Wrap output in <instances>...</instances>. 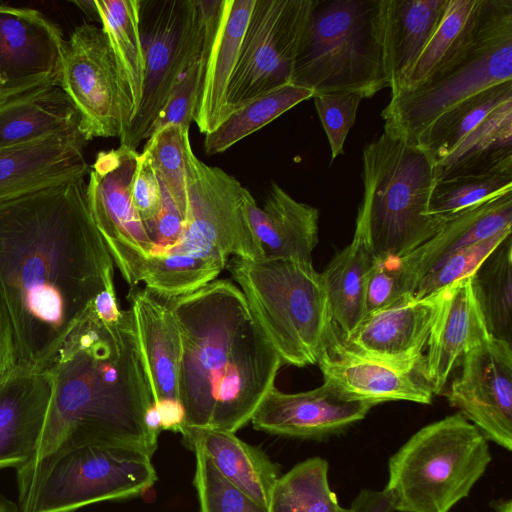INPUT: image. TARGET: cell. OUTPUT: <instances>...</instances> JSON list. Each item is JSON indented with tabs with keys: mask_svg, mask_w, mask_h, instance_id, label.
Returning <instances> with one entry per match:
<instances>
[{
	"mask_svg": "<svg viewBox=\"0 0 512 512\" xmlns=\"http://www.w3.org/2000/svg\"><path fill=\"white\" fill-rule=\"evenodd\" d=\"M86 184L80 176L0 201V301L15 371L44 370L94 298L114 284Z\"/></svg>",
	"mask_w": 512,
	"mask_h": 512,
	"instance_id": "cell-1",
	"label": "cell"
},
{
	"mask_svg": "<svg viewBox=\"0 0 512 512\" xmlns=\"http://www.w3.org/2000/svg\"><path fill=\"white\" fill-rule=\"evenodd\" d=\"M52 396L36 449L16 475L53 454L85 445H114L150 458L158 436L145 425L154 402L134 314L105 323L90 310L46 368Z\"/></svg>",
	"mask_w": 512,
	"mask_h": 512,
	"instance_id": "cell-2",
	"label": "cell"
},
{
	"mask_svg": "<svg viewBox=\"0 0 512 512\" xmlns=\"http://www.w3.org/2000/svg\"><path fill=\"white\" fill-rule=\"evenodd\" d=\"M163 301L181 336L182 430L235 433L250 422L275 386L282 358L243 292L230 280L215 279L194 292Z\"/></svg>",
	"mask_w": 512,
	"mask_h": 512,
	"instance_id": "cell-3",
	"label": "cell"
},
{
	"mask_svg": "<svg viewBox=\"0 0 512 512\" xmlns=\"http://www.w3.org/2000/svg\"><path fill=\"white\" fill-rule=\"evenodd\" d=\"M187 225L179 245L144 264L140 282L168 300L214 281L229 258L263 259L246 205L251 193L232 175L207 165L185 139Z\"/></svg>",
	"mask_w": 512,
	"mask_h": 512,
	"instance_id": "cell-4",
	"label": "cell"
},
{
	"mask_svg": "<svg viewBox=\"0 0 512 512\" xmlns=\"http://www.w3.org/2000/svg\"><path fill=\"white\" fill-rule=\"evenodd\" d=\"M363 198L356 224L378 258H400L438 233L447 222L428 213L436 183L430 152L389 132L366 144Z\"/></svg>",
	"mask_w": 512,
	"mask_h": 512,
	"instance_id": "cell-5",
	"label": "cell"
},
{
	"mask_svg": "<svg viewBox=\"0 0 512 512\" xmlns=\"http://www.w3.org/2000/svg\"><path fill=\"white\" fill-rule=\"evenodd\" d=\"M512 81V0H484L469 50L435 79L391 95L384 131L421 145L430 129L485 91Z\"/></svg>",
	"mask_w": 512,
	"mask_h": 512,
	"instance_id": "cell-6",
	"label": "cell"
},
{
	"mask_svg": "<svg viewBox=\"0 0 512 512\" xmlns=\"http://www.w3.org/2000/svg\"><path fill=\"white\" fill-rule=\"evenodd\" d=\"M283 363H317L332 321L312 262L231 257L226 266Z\"/></svg>",
	"mask_w": 512,
	"mask_h": 512,
	"instance_id": "cell-7",
	"label": "cell"
},
{
	"mask_svg": "<svg viewBox=\"0 0 512 512\" xmlns=\"http://www.w3.org/2000/svg\"><path fill=\"white\" fill-rule=\"evenodd\" d=\"M490 462L487 439L457 412L424 426L391 456L385 490L395 511L449 512Z\"/></svg>",
	"mask_w": 512,
	"mask_h": 512,
	"instance_id": "cell-8",
	"label": "cell"
},
{
	"mask_svg": "<svg viewBox=\"0 0 512 512\" xmlns=\"http://www.w3.org/2000/svg\"><path fill=\"white\" fill-rule=\"evenodd\" d=\"M379 21L380 0H317L291 83L363 98L388 87Z\"/></svg>",
	"mask_w": 512,
	"mask_h": 512,
	"instance_id": "cell-9",
	"label": "cell"
},
{
	"mask_svg": "<svg viewBox=\"0 0 512 512\" xmlns=\"http://www.w3.org/2000/svg\"><path fill=\"white\" fill-rule=\"evenodd\" d=\"M16 479L18 512H75L141 495L157 475L151 458L141 451L85 445L48 456Z\"/></svg>",
	"mask_w": 512,
	"mask_h": 512,
	"instance_id": "cell-10",
	"label": "cell"
},
{
	"mask_svg": "<svg viewBox=\"0 0 512 512\" xmlns=\"http://www.w3.org/2000/svg\"><path fill=\"white\" fill-rule=\"evenodd\" d=\"M145 56L141 102L120 145L136 150L147 140L173 90L199 59L204 38L200 0H139Z\"/></svg>",
	"mask_w": 512,
	"mask_h": 512,
	"instance_id": "cell-11",
	"label": "cell"
},
{
	"mask_svg": "<svg viewBox=\"0 0 512 512\" xmlns=\"http://www.w3.org/2000/svg\"><path fill=\"white\" fill-rule=\"evenodd\" d=\"M317 0H255L227 90L229 114L291 83Z\"/></svg>",
	"mask_w": 512,
	"mask_h": 512,
	"instance_id": "cell-12",
	"label": "cell"
},
{
	"mask_svg": "<svg viewBox=\"0 0 512 512\" xmlns=\"http://www.w3.org/2000/svg\"><path fill=\"white\" fill-rule=\"evenodd\" d=\"M58 86L73 102L88 141L125 134L133 118L132 101L101 28L82 24L71 32Z\"/></svg>",
	"mask_w": 512,
	"mask_h": 512,
	"instance_id": "cell-13",
	"label": "cell"
},
{
	"mask_svg": "<svg viewBox=\"0 0 512 512\" xmlns=\"http://www.w3.org/2000/svg\"><path fill=\"white\" fill-rule=\"evenodd\" d=\"M139 155L120 145L100 151L90 165L86 196L92 218L113 261L130 286L140 282L152 243L132 202Z\"/></svg>",
	"mask_w": 512,
	"mask_h": 512,
	"instance_id": "cell-14",
	"label": "cell"
},
{
	"mask_svg": "<svg viewBox=\"0 0 512 512\" xmlns=\"http://www.w3.org/2000/svg\"><path fill=\"white\" fill-rule=\"evenodd\" d=\"M451 382L450 406L487 440L512 449V345L490 336L462 359Z\"/></svg>",
	"mask_w": 512,
	"mask_h": 512,
	"instance_id": "cell-15",
	"label": "cell"
},
{
	"mask_svg": "<svg viewBox=\"0 0 512 512\" xmlns=\"http://www.w3.org/2000/svg\"><path fill=\"white\" fill-rule=\"evenodd\" d=\"M65 41L42 12L0 4V102L58 85Z\"/></svg>",
	"mask_w": 512,
	"mask_h": 512,
	"instance_id": "cell-16",
	"label": "cell"
},
{
	"mask_svg": "<svg viewBox=\"0 0 512 512\" xmlns=\"http://www.w3.org/2000/svg\"><path fill=\"white\" fill-rule=\"evenodd\" d=\"M316 364L324 381L374 405L398 400L430 404L433 400L424 355L404 363L368 356L347 346L333 323Z\"/></svg>",
	"mask_w": 512,
	"mask_h": 512,
	"instance_id": "cell-17",
	"label": "cell"
},
{
	"mask_svg": "<svg viewBox=\"0 0 512 512\" xmlns=\"http://www.w3.org/2000/svg\"><path fill=\"white\" fill-rule=\"evenodd\" d=\"M204 38L198 59L193 121L203 134L213 132L230 115L227 90L255 0H200Z\"/></svg>",
	"mask_w": 512,
	"mask_h": 512,
	"instance_id": "cell-18",
	"label": "cell"
},
{
	"mask_svg": "<svg viewBox=\"0 0 512 512\" xmlns=\"http://www.w3.org/2000/svg\"><path fill=\"white\" fill-rule=\"evenodd\" d=\"M373 403L352 398L329 382L312 390L284 393L275 386L250 422L257 430L296 438L319 439L362 420Z\"/></svg>",
	"mask_w": 512,
	"mask_h": 512,
	"instance_id": "cell-19",
	"label": "cell"
},
{
	"mask_svg": "<svg viewBox=\"0 0 512 512\" xmlns=\"http://www.w3.org/2000/svg\"><path fill=\"white\" fill-rule=\"evenodd\" d=\"M80 124L0 150V201L89 174Z\"/></svg>",
	"mask_w": 512,
	"mask_h": 512,
	"instance_id": "cell-20",
	"label": "cell"
},
{
	"mask_svg": "<svg viewBox=\"0 0 512 512\" xmlns=\"http://www.w3.org/2000/svg\"><path fill=\"white\" fill-rule=\"evenodd\" d=\"M437 294H407L382 309L367 313L343 342L381 360L404 363L423 356L441 301ZM340 335V334H339Z\"/></svg>",
	"mask_w": 512,
	"mask_h": 512,
	"instance_id": "cell-21",
	"label": "cell"
},
{
	"mask_svg": "<svg viewBox=\"0 0 512 512\" xmlns=\"http://www.w3.org/2000/svg\"><path fill=\"white\" fill-rule=\"evenodd\" d=\"M490 336L471 277L442 290L424 355L434 395L443 393L451 373L464 356Z\"/></svg>",
	"mask_w": 512,
	"mask_h": 512,
	"instance_id": "cell-22",
	"label": "cell"
},
{
	"mask_svg": "<svg viewBox=\"0 0 512 512\" xmlns=\"http://www.w3.org/2000/svg\"><path fill=\"white\" fill-rule=\"evenodd\" d=\"M52 396L47 370L14 371L0 381V469H19L31 459Z\"/></svg>",
	"mask_w": 512,
	"mask_h": 512,
	"instance_id": "cell-23",
	"label": "cell"
},
{
	"mask_svg": "<svg viewBox=\"0 0 512 512\" xmlns=\"http://www.w3.org/2000/svg\"><path fill=\"white\" fill-rule=\"evenodd\" d=\"M246 211L263 259L312 262L319 234L317 208L295 200L277 183H272L263 207L259 208L251 195Z\"/></svg>",
	"mask_w": 512,
	"mask_h": 512,
	"instance_id": "cell-24",
	"label": "cell"
},
{
	"mask_svg": "<svg viewBox=\"0 0 512 512\" xmlns=\"http://www.w3.org/2000/svg\"><path fill=\"white\" fill-rule=\"evenodd\" d=\"M138 341L153 400L179 399L181 336L166 303L148 289L131 293Z\"/></svg>",
	"mask_w": 512,
	"mask_h": 512,
	"instance_id": "cell-25",
	"label": "cell"
},
{
	"mask_svg": "<svg viewBox=\"0 0 512 512\" xmlns=\"http://www.w3.org/2000/svg\"><path fill=\"white\" fill-rule=\"evenodd\" d=\"M512 227V192L462 212L411 253L398 258L410 293L423 276L449 253Z\"/></svg>",
	"mask_w": 512,
	"mask_h": 512,
	"instance_id": "cell-26",
	"label": "cell"
},
{
	"mask_svg": "<svg viewBox=\"0 0 512 512\" xmlns=\"http://www.w3.org/2000/svg\"><path fill=\"white\" fill-rule=\"evenodd\" d=\"M448 0H380V43L391 95L436 30Z\"/></svg>",
	"mask_w": 512,
	"mask_h": 512,
	"instance_id": "cell-27",
	"label": "cell"
},
{
	"mask_svg": "<svg viewBox=\"0 0 512 512\" xmlns=\"http://www.w3.org/2000/svg\"><path fill=\"white\" fill-rule=\"evenodd\" d=\"M180 433L186 446L207 455L231 484L258 504L269 507L280 475L278 466L263 451L231 432L185 428Z\"/></svg>",
	"mask_w": 512,
	"mask_h": 512,
	"instance_id": "cell-28",
	"label": "cell"
},
{
	"mask_svg": "<svg viewBox=\"0 0 512 512\" xmlns=\"http://www.w3.org/2000/svg\"><path fill=\"white\" fill-rule=\"evenodd\" d=\"M377 259L369 237L355 225L353 239L338 252L321 274L331 321L341 337L365 316V282Z\"/></svg>",
	"mask_w": 512,
	"mask_h": 512,
	"instance_id": "cell-29",
	"label": "cell"
},
{
	"mask_svg": "<svg viewBox=\"0 0 512 512\" xmlns=\"http://www.w3.org/2000/svg\"><path fill=\"white\" fill-rule=\"evenodd\" d=\"M80 124L79 114L58 85L0 102V150Z\"/></svg>",
	"mask_w": 512,
	"mask_h": 512,
	"instance_id": "cell-30",
	"label": "cell"
},
{
	"mask_svg": "<svg viewBox=\"0 0 512 512\" xmlns=\"http://www.w3.org/2000/svg\"><path fill=\"white\" fill-rule=\"evenodd\" d=\"M483 2L447 1L436 30L404 75L397 92L415 89L435 79L461 59L475 40Z\"/></svg>",
	"mask_w": 512,
	"mask_h": 512,
	"instance_id": "cell-31",
	"label": "cell"
},
{
	"mask_svg": "<svg viewBox=\"0 0 512 512\" xmlns=\"http://www.w3.org/2000/svg\"><path fill=\"white\" fill-rule=\"evenodd\" d=\"M512 164V99L493 110L434 161L436 181L482 174Z\"/></svg>",
	"mask_w": 512,
	"mask_h": 512,
	"instance_id": "cell-32",
	"label": "cell"
},
{
	"mask_svg": "<svg viewBox=\"0 0 512 512\" xmlns=\"http://www.w3.org/2000/svg\"><path fill=\"white\" fill-rule=\"evenodd\" d=\"M95 4L101 29L128 88L134 118L141 102L145 77V56L139 30V0H95Z\"/></svg>",
	"mask_w": 512,
	"mask_h": 512,
	"instance_id": "cell-33",
	"label": "cell"
},
{
	"mask_svg": "<svg viewBox=\"0 0 512 512\" xmlns=\"http://www.w3.org/2000/svg\"><path fill=\"white\" fill-rule=\"evenodd\" d=\"M489 334L512 345V237L507 236L471 276Z\"/></svg>",
	"mask_w": 512,
	"mask_h": 512,
	"instance_id": "cell-34",
	"label": "cell"
},
{
	"mask_svg": "<svg viewBox=\"0 0 512 512\" xmlns=\"http://www.w3.org/2000/svg\"><path fill=\"white\" fill-rule=\"evenodd\" d=\"M313 91L288 83L258 96L235 109L213 132L206 134L207 155L222 153L243 138L261 129L302 101Z\"/></svg>",
	"mask_w": 512,
	"mask_h": 512,
	"instance_id": "cell-35",
	"label": "cell"
},
{
	"mask_svg": "<svg viewBox=\"0 0 512 512\" xmlns=\"http://www.w3.org/2000/svg\"><path fill=\"white\" fill-rule=\"evenodd\" d=\"M269 512H353L342 507L328 482V463L309 458L280 476L273 488Z\"/></svg>",
	"mask_w": 512,
	"mask_h": 512,
	"instance_id": "cell-36",
	"label": "cell"
},
{
	"mask_svg": "<svg viewBox=\"0 0 512 512\" xmlns=\"http://www.w3.org/2000/svg\"><path fill=\"white\" fill-rule=\"evenodd\" d=\"M512 192V164L474 175L438 180L433 188L428 213L449 222L480 203Z\"/></svg>",
	"mask_w": 512,
	"mask_h": 512,
	"instance_id": "cell-37",
	"label": "cell"
},
{
	"mask_svg": "<svg viewBox=\"0 0 512 512\" xmlns=\"http://www.w3.org/2000/svg\"><path fill=\"white\" fill-rule=\"evenodd\" d=\"M188 134V128L168 125L152 133L143 148L151 158L160 183L186 216L188 197L185 139Z\"/></svg>",
	"mask_w": 512,
	"mask_h": 512,
	"instance_id": "cell-38",
	"label": "cell"
},
{
	"mask_svg": "<svg viewBox=\"0 0 512 512\" xmlns=\"http://www.w3.org/2000/svg\"><path fill=\"white\" fill-rule=\"evenodd\" d=\"M511 228L449 253L423 276L414 295L421 298L437 294L454 283L471 277L488 255L511 235Z\"/></svg>",
	"mask_w": 512,
	"mask_h": 512,
	"instance_id": "cell-39",
	"label": "cell"
},
{
	"mask_svg": "<svg viewBox=\"0 0 512 512\" xmlns=\"http://www.w3.org/2000/svg\"><path fill=\"white\" fill-rule=\"evenodd\" d=\"M193 451L199 512H269L224 478L207 455L199 449Z\"/></svg>",
	"mask_w": 512,
	"mask_h": 512,
	"instance_id": "cell-40",
	"label": "cell"
},
{
	"mask_svg": "<svg viewBox=\"0 0 512 512\" xmlns=\"http://www.w3.org/2000/svg\"><path fill=\"white\" fill-rule=\"evenodd\" d=\"M313 98L333 161L344 154L345 140L355 123L357 109L363 97L352 92H332L316 94Z\"/></svg>",
	"mask_w": 512,
	"mask_h": 512,
	"instance_id": "cell-41",
	"label": "cell"
},
{
	"mask_svg": "<svg viewBox=\"0 0 512 512\" xmlns=\"http://www.w3.org/2000/svg\"><path fill=\"white\" fill-rule=\"evenodd\" d=\"M407 294L412 293L405 284L398 258L377 257L365 282L366 314L389 306Z\"/></svg>",
	"mask_w": 512,
	"mask_h": 512,
	"instance_id": "cell-42",
	"label": "cell"
},
{
	"mask_svg": "<svg viewBox=\"0 0 512 512\" xmlns=\"http://www.w3.org/2000/svg\"><path fill=\"white\" fill-rule=\"evenodd\" d=\"M161 199L160 181L148 152L142 150L132 185V202L147 234L159 214Z\"/></svg>",
	"mask_w": 512,
	"mask_h": 512,
	"instance_id": "cell-43",
	"label": "cell"
},
{
	"mask_svg": "<svg viewBox=\"0 0 512 512\" xmlns=\"http://www.w3.org/2000/svg\"><path fill=\"white\" fill-rule=\"evenodd\" d=\"M197 85L198 61L187 70L173 90L152 128L151 135L168 125L190 128L195 111Z\"/></svg>",
	"mask_w": 512,
	"mask_h": 512,
	"instance_id": "cell-44",
	"label": "cell"
},
{
	"mask_svg": "<svg viewBox=\"0 0 512 512\" xmlns=\"http://www.w3.org/2000/svg\"><path fill=\"white\" fill-rule=\"evenodd\" d=\"M15 371L14 345L9 319L0 301V381Z\"/></svg>",
	"mask_w": 512,
	"mask_h": 512,
	"instance_id": "cell-45",
	"label": "cell"
},
{
	"mask_svg": "<svg viewBox=\"0 0 512 512\" xmlns=\"http://www.w3.org/2000/svg\"><path fill=\"white\" fill-rule=\"evenodd\" d=\"M353 512H394V502L383 490L362 489L350 507Z\"/></svg>",
	"mask_w": 512,
	"mask_h": 512,
	"instance_id": "cell-46",
	"label": "cell"
},
{
	"mask_svg": "<svg viewBox=\"0 0 512 512\" xmlns=\"http://www.w3.org/2000/svg\"><path fill=\"white\" fill-rule=\"evenodd\" d=\"M154 403L160 414L162 430L181 432L185 421V410L180 400L163 399Z\"/></svg>",
	"mask_w": 512,
	"mask_h": 512,
	"instance_id": "cell-47",
	"label": "cell"
},
{
	"mask_svg": "<svg viewBox=\"0 0 512 512\" xmlns=\"http://www.w3.org/2000/svg\"><path fill=\"white\" fill-rule=\"evenodd\" d=\"M96 315L105 323L119 320L122 310L118 306L114 284L107 286L93 300Z\"/></svg>",
	"mask_w": 512,
	"mask_h": 512,
	"instance_id": "cell-48",
	"label": "cell"
},
{
	"mask_svg": "<svg viewBox=\"0 0 512 512\" xmlns=\"http://www.w3.org/2000/svg\"><path fill=\"white\" fill-rule=\"evenodd\" d=\"M145 425L147 429L154 435L158 436L161 428V418L157 406L153 402L145 413Z\"/></svg>",
	"mask_w": 512,
	"mask_h": 512,
	"instance_id": "cell-49",
	"label": "cell"
},
{
	"mask_svg": "<svg viewBox=\"0 0 512 512\" xmlns=\"http://www.w3.org/2000/svg\"><path fill=\"white\" fill-rule=\"evenodd\" d=\"M72 3L76 5L89 19L100 22L95 0H74Z\"/></svg>",
	"mask_w": 512,
	"mask_h": 512,
	"instance_id": "cell-50",
	"label": "cell"
},
{
	"mask_svg": "<svg viewBox=\"0 0 512 512\" xmlns=\"http://www.w3.org/2000/svg\"><path fill=\"white\" fill-rule=\"evenodd\" d=\"M0 512H18L17 504L0 496Z\"/></svg>",
	"mask_w": 512,
	"mask_h": 512,
	"instance_id": "cell-51",
	"label": "cell"
},
{
	"mask_svg": "<svg viewBox=\"0 0 512 512\" xmlns=\"http://www.w3.org/2000/svg\"><path fill=\"white\" fill-rule=\"evenodd\" d=\"M496 504V512H512V502L510 500L500 501Z\"/></svg>",
	"mask_w": 512,
	"mask_h": 512,
	"instance_id": "cell-52",
	"label": "cell"
}]
</instances>
